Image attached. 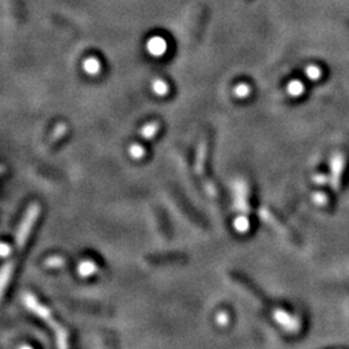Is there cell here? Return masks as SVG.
I'll return each instance as SVG.
<instances>
[{
    "mask_svg": "<svg viewBox=\"0 0 349 349\" xmlns=\"http://www.w3.org/2000/svg\"><path fill=\"white\" fill-rule=\"evenodd\" d=\"M158 130H159V123L154 121V122H150V123H147L146 126H144V127L141 128L140 135H141V137L144 140H150L157 135Z\"/></svg>",
    "mask_w": 349,
    "mask_h": 349,
    "instance_id": "ba28073f",
    "label": "cell"
},
{
    "mask_svg": "<svg viewBox=\"0 0 349 349\" xmlns=\"http://www.w3.org/2000/svg\"><path fill=\"white\" fill-rule=\"evenodd\" d=\"M22 301L29 311L35 313L41 320H43L44 322L48 325L49 329L53 330L56 340H57V346H60V348H67V346H69V341H67L69 335H67V331L55 320V317H53V315L51 313V311H49L47 306L42 305V304L36 300V297L31 294L23 295Z\"/></svg>",
    "mask_w": 349,
    "mask_h": 349,
    "instance_id": "6da1fadb",
    "label": "cell"
},
{
    "mask_svg": "<svg viewBox=\"0 0 349 349\" xmlns=\"http://www.w3.org/2000/svg\"><path fill=\"white\" fill-rule=\"evenodd\" d=\"M250 228V221H248L246 215H238L234 220V229L240 233H246Z\"/></svg>",
    "mask_w": 349,
    "mask_h": 349,
    "instance_id": "9c48e42d",
    "label": "cell"
},
{
    "mask_svg": "<svg viewBox=\"0 0 349 349\" xmlns=\"http://www.w3.org/2000/svg\"><path fill=\"white\" fill-rule=\"evenodd\" d=\"M250 92H251V88H250V86H247L246 83L238 84V86L234 88V95L240 98L247 97V96L250 95Z\"/></svg>",
    "mask_w": 349,
    "mask_h": 349,
    "instance_id": "7c38bea8",
    "label": "cell"
},
{
    "mask_svg": "<svg viewBox=\"0 0 349 349\" xmlns=\"http://www.w3.org/2000/svg\"><path fill=\"white\" fill-rule=\"evenodd\" d=\"M128 153L133 159H141L145 157V149L140 144H132L128 149Z\"/></svg>",
    "mask_w": 349,
    "mask_h": 349,
    "instance_id": "8fae6325",
    "label": "cell"
},
{
    "mask_svg": "<svg viewBox=\"0 0 349 349\" xmlns=\"http://www.w3.org/2000/svg\"><path fill=\"white\" fill-rule=\"evenodd\" d=\"M97 272V265L96 263H93L92 260H86V261H82L78 266V273L81 277L87 278L95 274Z\"/></svg>",
    "mask_w": 349,
    "mask_h": 349,
    "instance_id": "8992f818",
    "label": "cell"
},
{
    "mask_svg": "<svg viewBox=\"0 0 349 349\" xmlns=\"http://www.w3.org/2000/svg\"><path fill=\"white\" fill-rule=\"evenodd\" d=\"M236 208L238 215H247L248 206L246 201V188L243 182L236 184Z\"/></svg>",
    "mask_w": 349,
    "mask_h": 349,
    "instance_id": "277c9868",
    "label": "cell"
},
{
    "mask_svg": "<svg viewBox=\"0 0 349 349\" xmlns=\"http://www.w3.org/2000/svg\"><path fill=\"white\" fill-rule=\"evenodd\" d=\"M39 212H41V207H39L36 203H32V205L27 208L26 214L23 216L22 221H21L20 226H18L17 229V233H16L13 251L20 252L21 250H22L23 245L26 243L27 238H29L30 233H31V229L32 226H34L35 221L38 219Z\"/></svg>",
    "mask_w": 349,
    "mask_h": 349,
    "instance_id": "7a4b0ae2",
    "label": "cell"
},
{
    "mask_svg": "<svg viewBox=\"0 0 349 349\" xmlns=\"http://www.w3.org/2000/svg\"><path fill=\"white\" fill-rule=\"evenodd\" d=\"M216 322L217 325H220V326H226L229 323V315L226 313V312H220V313H217L216 316Z\"/></svg>",
    "mask_w": 349,
    "mask_h": 349,
    "instance_id": "5bb4252c",
    "label": "cell"
},
{
    "mask_svg": "<svg viewBox=\"0 0 349 349\" xmlns=\"http://www.w3.org/2000/svg\"><path fill=\"white\" fill-rule=\"evenodd\" d=\"M65 131H66V126H65V124H62V123L57 124V126H56V128H55V131H53L52 139L53 140L60 139L61 136H62L65 133Z\"/></svg>",
    "mask_w": 349,
    "mask_h": 349,
    "instance_id": "9a60e30c",
    "label": "cell"
},
{
    "mask_svg": "<svg viewBox=\"0 0 349 349\" xmlns=\"http://www.w3.org/2000/svg\"><path fill=\"white\" fill-rule=\"evenodd\" d=\"M12 252H13V247H11L7 243L2 245V255H3V257H8L9 255H12Z\"/></svg>",
    "mask_w": 349,
    "mask_h": 349,
    "instance_id": "2e32d148",
    "label": "cell"
},
{
    "mask_svg": "<svg viewBox=\"0 0 349 349\" xmlns=\"http://www.w3.org/2000/svg\"><path fill=\"white\" fill-rule=\"evenodd\" d=\"M47 268H62L65 265V260L60 256H51L46 260Z\"/></svg>",
    "mask_w": 349,
    "mask_h": 349,
    "instance_id": "4fadbf2b",
    "label": "cell"
},
{
    "mask_svg": "<svg viewBox=\"0 0 349 349\" xmlns=\"http://www.w3.org/2000/svg\"><path fill=\"white\" fill-rule=\"evenodd\" d=\"M83 69L88 75H97L100 69H101V65H100L97 58L90 57L83 62Z\"/></svg>",
    "mask_w": 349,
    "mask_h": 349,
    "instance_id": "52a82bcc",
    "label": "cell"
},
{
    "mask_svg": "<svg viewBox=\"0 0 349 349\" xmlns=\"http://www.w3.org/2000/svg\"><path fill=\"white\" fill-rule=\"evenodd\" d=\"M153 92L158 96H166L168 93V84L162 79L153 82Z\"/></svg>",
    "mask_w": 349,
    "mask_h": 349,
    "instance_id": "30bf717a",
    "label": "cell"
},
{
    "mask_svg": "<svg viewBox=\"0 0 349 349\" xmlns=\"http://www.w3.org/2000/svg\"><path fill=\"white\" fill-rule=\"evenodd\" d=\"M206 141H203L202 144L199 145L198 149V154H197V159H196V170L198 172L199 177H201V181H202L203 186H205L206 191L208 193V196L212 197V198H217V191L215 189L214 184L210 181L208 176L206 175V170H205V163H206V156H207V150H206Z\"/></svg>",
    "mask_w": 349,
    "mask_h": 349,
    "instance_id": "3957f363",
    "label": "cell"
},
{
    "mask_svg": "<svg viewBox=\"0 0 349 349\" xmlns=\"http://www.w3.org/2000/svg\"><path fill=\"white\" fill-rule=\"evenodd\" d=\"M147 51L153 56L165 55L166 51H167V43L161 36H154L147 42Z\"/></svg>",
    "mask_w": 349,
    "mask_h": 349,
    "instance_id": "5b68a950",
    "label": "cell"
}]
</instances>
